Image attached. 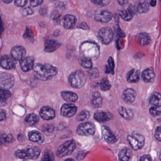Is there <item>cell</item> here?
<instances>
[{
    "instance_id": "obj_1",
    "label": "cell",
    "mask_w": 161,
    "mask_h": 161,
    "mask_svg": "<svg viewBox=\"0 0 161 161\" xmlns=\"http://www.w3.org/2000/svg\"><path fill=\"white\" fill-rule=\"evenodd\" d=\"M33 69L35 76L40 80H48L55 77L58 73L56 67L48 64H36Z\"/></svg>"
},
{
    "instance_id": "obj_2",
    "label": "cell",
    "mask_w": 161,
    "mask_h": 161,
    "mask_svg": "<svg viewBox=\"0 0 161 161\" xmlns=\"http://www.w3.org/2000/svg\"><path fill=\"white\" fill-rule=\"evenodd\" d=\"M80 53L82 58L95 61L98 58L100 52L96 44L90 42L85 43L81 46Z\"/></svg>"
},
{
    "instance_id": "obj_3",
    "label": "cell",
    "mask_w": 161,
    "mask_h": 161,
    "mask_svg": "<svg viewBox=\"0 0 161 161\" xmlns=\"http://www.w3.org/2000/svg\"><path fill=\"white\" fill-rule=\"evenodd\" d=\"M86 81V76L83 71L77 70L72 72L68 77V82L74 88H81Z\"/></svg>"
},
{
    "instance_id": "obj_4",
    "label": "cell",
    "mask_w": 161,
    "mask_h": 161,
    "mask_svg": "<svg viewBox=\"0 0 161 161\" xmlns=\"http://www.w3.org/2000/svg\"><path fill=\"white\" fill-rule=\"evenodd\" d=\"M15 154L18 158L23 160L36 159L40 155V150L36 147H29L24 149L18 150Z\"/></svg>"
},
{
    "instance_id": "obj_5",
    "label": "cell",
    "mask_w": 161,
    "mask_h": 161,
    "mask_svg": "<svg viewBox=\"0 0 161 161\" xmlns=\"http://www.w3.org/2000/svg\"><path fill=\"white\" fill-rule=\"evenodd\" d=\"M76 147V143L73 139L66 141L58 147L56 155L60 158L68 156L73 152Z\"/></svg>"
},
{
    "instance_id": "obj_6",
    "label": "cell",
    "mask_w": 161,
    "mask_h": 161,
    "mask_svg": "<svg viewBox=\"0 0 161 161\" xmlns=\"http://www.w3.org/2000/svg\"><path fill=\"white\" fill-rule=\"evenodd\" d=\"M127 139L132 148L136 151L142 148L145 143L144 136L136 133L128 136Z\"/></svg>"
},
{
    "instance_id": "obj_7",
    "label": "cell",
    "mask_w": 161,
    "mask_h": 161,
    "mask_svg": "<svg viewBox=\"0 0 161 161\" xmlns=\"http://www.w3.org/2000/svg\"><path fill=\"white\" fill-rule=\"evenodd\" d=\"M76 132L79 135L90 136L95 134L96 132V127L92 122H84L78 125Z\"/></svg>"
},
{
    "instance_id": "obj_8",
    "label": "cell",
    "mask_w": 161,
    "mask_h": 161,
    "mask_svg": "<svg viewBox=\"0 0 161 161\" xmlns=\"http://www.w3.org/2000/svg\"><path fill=\"white\" fill-rule=\"evenodd\" d=\"M14 82V78L12 74L7 72L0 73V88L8 90L13 87Z\"/></svg>"
},
{
    "instance_id": "obj_9",
    "label": "cell",
    "mask_w": 161,
    "mask_h": 161,
    "mask_svg": "<svg viewBox=\"0 0 161 161\" xmlns=\"http://www.w3.org/2000/svg\"><path fill=\"white\" fill-rule=\"evenodd\" d=\"M102 137L103 141L109 144H113L117 141L116 136L112 132L109 127L106 126H102Z\"/></svg>"
},
{
    "instance_id": "obj_10",
    "label": "cell",
    "mask_w": 161,
    "mask_h": 161,
    "mask_svg": "<svg viewBox=\"0 0 161 161\" xmlns=\"http://www.w3.org/2000/svg\"><path fill=\"white\" fill-rule=\"evenodd\" d=\"M99 37L101 42L105 45L110 44L114 37V33L108 27L103 28L99 32Z\"/></svg>"
},
{
    "instance_id": "obj_11",
    "label": "cell",
    "mask_w": 161,
    "mask_h": 161,
    "mask_svg": "<svg viewBox=\"0 0 161 161\" xmlns=\"http://www.w3.org/2000/svg\"><path fill=\"white\" fill-rule=\"evenodd\" d=\"M78 108L72 103H65L62 105L61 108V114L66 117H71L76 114Z\"/></svg>"
},
{
    "instance_id": "obj_12",
    "label": "cell",
    "mask_w": 161,
    "mask_h": 161,
    "mask_svg": "<svg viewBox=\"0 0 161 161\" xmlns=\"http://www.w3.org/2000/svg\"><path fill=\"white\" fill-rule=\"evenodd\" d=\"M113 17L112 13L106 10H99L96 12L95 19L97 21L101 22H108Z\"/></svg>"
},
{
    "instance_id": "obj_13",
    "label": "cell",
    "mask_w": 161,
    "mask_h": 161,
    "mask_svg": "<svg viewBox=\"0 0 161 161\" xmlns=\"http://www.w3.org/2000/svg\"><path fill=\"white\" fill-rule=\"evenodd\" d=\"M26 53L25 48L21 46H15L11 50V56L16 61L22 60L25 57Z\"/></svg>"
},
{
    "instance_id": "obj_14",
    "label": "cell",
    "mask_w": 161,
    "mask_h": 161,
    "mask_svg": "<svg viewBox=\"0 0 161 161\" xmlns=\"http://www.w3.org/2000/svg\"><path fill=\"white\" fill-rule=\"evenodd\" d=\"M16 64V60L8 55H4L0 59V65L5 69H11L15 68Z\"/></svg>"
},
{
    "instance_id": "obj_15",
    "label": "cell",
    "mask_w": 161,
    "mask_h": 161,
    "mask_svg": "<svg viewBox=\"0 0 161 161\" xmlns=\"http://www.w3.org/2000/svg\"><path fill=\"white\" fill-rule=\"evenodd\" d=\"M20 66L23 71L27 72L33 69L34 66V60L32 57H24L20 61Z\"/></svg>"
},
{
    "instance_id": "obj_16",
    "label": "cell",
    "mask_w": 161,
    "mask_h": 161,
    "mask_svg": "<svg viewBox=\"0 0 161 161\" xmlns=\"http://www.w3.org/2000/svg\"><path fill=\"white\" fill-rule=\"evenodd\" d=\"M136 97V93L132 88H127L125 89L122 93V98L125 103H132L135 100Z\"/></svg>"
},
{
    "instance_id": "obj_17",
    "label": "cell",
    "mask_w": 161,
    "mask_h": 161,
    "mask_svg": "<svg viewBox=\"0 0 161 161\" xmlns=\"http://www.w3.org/2000/svg\"><path fill=\"white\" fill-rule=\"evenodd\" d=\"M112 116V114L110 113L99 110L94 114V117L96 121L100 123H104L111 119Z\"/></svg>"
},
{
    "instance_id": "obj_18",
    "label": "cell",
    "mask_w": 161,
    "mask_h": 161,
    "mask_svg": "<svg viewBox=\"0 0 161 161\" xmlns=\"http://www.w3.org/2000/svg\"><path fill=\"white\" fill-rule=\"evenodd\" d=\"M40 115L45 120L53 119L55 117V112L52 108L48 106L42 108L40 111Z\"/></svg>"
},
{
    "instance_id": "obj_19",
    "label": "cell",
    "mask_w": 161,
    "mask_h": 161,
    "mask_svg": "<svg viewBox=\"0 0 161 161\" xmlns=\"http://www.w3.org/2000/svg\"><path fill=\"white\" fill-rule=\"evenodd\" d=\"M77 19L72 15L65 16L63 20V25L66 29H72L76 25Z\"/></svg>"
},
{
    "instance_id": "obj_20",
    "label": "cell",
    "mask_w": 161,
    "mask_h": 161,
    "mask_svg": "<svg viewBox=\"0 0 161 161\" xmlns=\"http://www.w3.org/2000/svg\"><path fill=\"white\" fill-rule=\"evenodd\" d=\"M143 80L146 83H150L153 81L155 78V74L152 68H148L143 70L142 73Z\"/></svg>"
},
{
    "instance_id": "obj_21",
    "label": "cell",
    "mask_w": 161,
    "mask_h": 161,
    "mask_svg": "<svg viewBox=\"0 0 161 161\" xmlns=\"http://www.w3.org/2000/svg\"><path fill=\"white\" fill-rule=\"evenodd\" d=\"M61 46L57 41L51 39H47L45 41V50L47 52H53Z\"/></svg>"
},
{
    "instance_id": "obj_22",
    "label": "cell",
    "mask_w": 161,
    "mask_h": 161,
    "mask_svg": "<svg viewBox=\"0 0 161 161\" xmlns=\"http://www.w3.org/2000/svg\"><path fill=\"white\" fill-rule=\"evenodd\" d=\"M136 13L134 7L130 6L127 10H121L119 12V15L124 20L128 21L131 20Z\"/></svg>"
},
{
    "instance_id": "obj_23",
    "label": "cell",
    "mask_w": 161,
    "mask_h": 161,
    "mask_svg": "<svg viewBox=\"0 0 161 161\" xmlns=\"http://www.w3.org/2000/svg\"><path fill=\"white\" fill-rule=\"evenodd\" d=\"M140 79V72L136 69H132L127 74V81L129 83H137Z\"/></svg>"
},
{
    "instance_id": "obj_24",
    "label": "cell",
    "mask_w": 161,
    "mask_h": 161,
    "mask_svg": "<svg viewBox=\"0 0 161 161\" xmlns=\"http://www.w3.org/2000/svg\"><path fill=\"white\" fill-rule=\"evenodd\" d=\"M61 95L62 98L67 102H75L78 99V95L71 91H62L61 92Z\"/></svg>"
},
{
    "instance_id": "obj_25",
    "label": "cell",
    "mask_w": 161,
    "mask_h": 161,
    "mask_svg": "<svg viewBox=\"0 0 161 161\" xmlns=\"http://www.w3.org/2000/svg\"><path fill=\"white\" fill-rule=\"evenodd\" d=\"M29 139L33 142L42 144L44 140V136L38 131L33 130L29 133Z\"/></svg>"
},
{
    "instance_id": "obj_26",
    "label": "cell",
    "mask_w": 161,
    "mask_h": 161,
    "mask_svg": "<svg viewBox=\"0 0 161 161\" xmlns=\"http://www.w3.org/2000/svg\"><path fill=\"white\" fill-rule=\"evenodd\" d=\"M11 92L7 89L0 88V107L4 106L7 101L11 97Z\"/></svg>"
},
{
    "instance_id": "obj_27",
    "label": "cell",
    "mask_w": 161,
    "mask_h": 161,
    "mask_svg": "<svg viewBox=\"0 0 161 161\" xmlns=\"http://www.w3.org/2000/svg\"><path fill=\"white\" fill-rule=\"evenodd\" d=\"M134 8L136 13L140 14H144L149 11V5L147 1L144 0L140 2Z\"/></svg>"
},
{
    "instance_id": "obj_28",
    "label": "cell",
    "mask_w": 161,
    "mask_h": 161,
    "mask_svg": "<svg viewBox=\"0 0 161 161\" xmlns=\"http://www.w3.org/2000/svg\"><path fill=\"white\" fill-rule=\"evenodd\" d=\"M102 98L99 92H95L92 94L91 104L94 108H99L102 104Z\"/></svg>"
},
{
    "instance_id": "obj_29",
    "label": "cell",
    "mask_w": 161,
    "mask_h": 161,
    "mask_svg": "<svg viewBox=\"0 0 161 161\" xmlns=\"http://www.w3.org/2000/svg\"><path fill=\"white\" fill-rule=\"evenodd\" d=\"M118 113L121 117L127 120H130L133 118L134 114L132 111L123 106H120L119 108Z\"/></svg>"
},
{
    "instance_id": "obj_30",
    "label": "cell",
    "mask_w": 161,
    "mask_h": 161,
    "mask_svg": "<svg viewBox=\"0 0 161 161\" xmlns=\"http://www.w3.org/2000/svg\"><path fill=\"white\" fill-rule=\"evenodd\" d=\"M132 151L128 148H124L119 153V159L121 161H129L131 158Z\"/></svg>"
},
{
    "instance_id": "obj_31",
    "label": "cell",
    "mask_w": 161,
    "mask_h": 161,
    "mask_svg": "<svg viewBox=\"0 0 161 161\" xmlns=\"http://www.w3.org/2000/svg\"><path fill=\"white\" fill-rule=\"evenodd\" d=\"M25 122L30 126H36L39 121V118L37 115L35 114H30L25 118Z\"/></svg>"
},
{
    "instance_id": "obj_32",
    "label": "cell",
    "mask_w": 161,
    "mask_h": 161,
    "mask_svg": "<svg viewBox=\"0 0 161 161\" xmlns=\"http://www.w3.org/2000/svg\"><path fill=\"white\" fill-rule=\"evenodd\" d=\"M136 41L141 46L147 45L150 42V38L147 34L141 33L139 34L136 37Z\"/></svg>"
},
{
    "instance_id": "obj_33",
    "label": "cell",
    "mask_w": 161,
    "mask_h": 161,
    "mask_svg": "<svg viewBox=\"0 0 161 161\" xmlns=\"http://www.w3.org/2000/svg\"><path fill=\"white\" fill-rule=\"evenodd\" d=\"M14 136L11 134H0V145H6L14 142Z\"/></svg>"
},
{
    "instance_id": "obj_34",
    "label": "cell",
    "mask_w": 161,
    "mask_h": 161,
    "mask_svg": "<svg viewBox=\"0 0 161 161\" xmlns=\"http://www.w3.org/2000/svg\"><path fill=\"white\" fill-rule=\"evenodd\" d=\"M149 103L153 105H161V95L160 93H153L151 96L149 100Z\"/></svg>"
},
{
    "instance_id": "obj_35",
    "label": "cell",
    "mask_w": 161,
    "mask_h": 161,
    "mask_svg": "<svg viewBox=\"0 0 161 161\" xmlns=\"http://www.w3.org/2000/svg\"><path fill=\"white\" fill-rule=\"evenodd\" d=\"M108 65L105 66V72L106 73H111L112 74H114V70L115 64L114 62L112 57H109L108 60Z\"/></svg>"
},
{
    "instance_id": "obj_36",
    "label": "cell",
    "mask_w": 161,
    "mask_h": 161,
    "mask_svg": "<svg viewBox=\"0 0 161 161\" xmlns=\"http://www.w3.org/2000/svg\"><path fill=\"white\" fill-rule=\"evenodd\" d=\"M111 87V85L108 79L103 78L102 80L100 83V88L101 90L103 91H106L109 90Z\"/></svg>"
},
{
    "instance_id": "obj_37",
    "label": "cell",
    "mask_w": 161,
    "mask_h": 161,
    "mask_svg": "<svg viewBox=\"0 0 161 161\" xmlns=\"http://www.w3.org/2000/svg\"><path fill=\"white\" fill-rule=\"evenodd\" d=\"M90 117V113L87 110L81 111L76 117V120L78 121H82L88 119Z\"/></svg>"
},
{
    "instance_id": "obj_38",
    "label": "cell",
    "mask_w": 161,
    "mask_h": 161,
    "mask_svg": "<svg viewBox=\"0 0 161 161\" xmlns=\"http://www.w3.org/2000/svg\"><path fill=\"white\" fill-rule=\"evenodd\" d=\"M161 113V105H153L149 109V113L152 116H160Z\"/></svg>"
},
{
    "instance_id": "obj_39",
    "label": "cell",
    "mask_w": 161,
    "mask_h": 161,
    "mask_svg": "<svg viewBox=\"0 0 161 161\" xmlns=\"http://www.w3.org/2000/svg\"><path fill=\"white\" fill-rule=\"evenodd\" d=\"M54 130V126L52 124H45L42 128V131L45 134L51 135Z\"/></svg>"
},
{
    "instance_id": "obj_40",
    "label": "cell",
    "mask_w": 161,
    "mask_h": 161,
    "mask_svg": "<svg viewBox=\"0 0 161 161\" xmlns=\"http://www.w3.org/2000/svg\"><path fill=\"white\" fill-rule=\"evenodd\" d=\"M81 65L85 69H90L92 67V61L89 59L82 58L80 60Z\"/></svg>"
},
{
    "instance_id": "obj_41",
    "label": "cell",
    "mask_w": 161,
    "mask_h": 161,
    "mask_svg": "<svg viewBox=\"0 0 161 161\" xmlns=\"http://www.w3.org/2000/svg\"><path fill=\"white\" fill-rule=\"evenodd\" d=\"M88 74L92 79H96L99 76V72L97 68H90V70H88Z\"/></svg>"
},
{
    "instance_id": "obj_42",
    "label": "cell",
    "mask_w": 161,
    "mask_h": 161,
    "mask_svg": "<svg viewBox=\"0 0 161 161\" xmlns=\"http://www.w3.org/2000/svg\"><path fill=\"white\" fill-rule=\"evenodd\" d=\"M91 1L93 3L102 6L108 5L111 1V0H91Z\"/></svg>"
},
{
    "instance_id": "obj_43",
    "label": "cell",
    "mask_w": 161,
    "mask_h": 161,
    "mask_svg": "<svg viewBox=\"0 0 161 161\" xmlns=\"http://www.w3.org/2000/svg\"><path fill=\"white\" fill-rule=\"evenodd\" d=\"M45 161H53L54 160V156L53 153L50 151H47L44 154V159Z\"/></svg>"
},
{
    "instance_id": "obj_44",
    "label": "cell",
    "mask_w": 161,
    "mask_h": 161,
    "mask_svg": "<svg viewBox=\"0 0 161 161\" xmlns=\"http://www.w3.org/2000/svg\"><path fill=\"white\" fill-rule=\"evenodd\" d=\"M161 126H158L156 128L154 132V137L159 141H161Z\"/></svg>"
},
{
    "instance_id": "obj_45",
    "label": "cell",
    "mask_w": 161,
    "mask_h": 161,
    "mask_svg": "<svg viewBox=\"0 0 161 161\" xmlns=\"http://www.w3.org/2000/svg\"><path fill=\"white\" fill-rule=\"evenodd\" d=\"M28 1V0H15L14 4L18 7H24L26 5Z\"/></svg>"
},
{
    "instance_id": "obj_46",
    "label": "cell",
    "mask_w": 161,
    "mask_h": 161,
    "mask_svg": "<svg viewBox=\"0 0 161 161\" xmlns=\"http://www.w3.org/2000/svg\"><path fill=\"white\" fill-rule=\"evenodd\" d=\"M43 1L44 0H30V3L32 7H37L41 5Z\"/></svg>"
},
{
    "instance_id": "obj_47",
    "label": "cell",
    "mask_w": 161,
    "mask_h": 161,
    "mask_svg": "<svg viewBox=\"0 0 161 161\" xmlns=\"http://www.w3.org/2000/svg\"><path fill=\"white\" fill-rule=\"evenodd\" d=\"M60 17H61V15L58 12H54L52 14L51 18L53 21L57 22L58 20L60 19Z\"/></svg>"
},
{
    "instance_id": "obj_48",
    "label": "cell",
    "mask_w": 161,
    "mask_h": 161,
    "mask_svg": "<svg viewBox=\"0 0 161 161\" xmlns=\"http://www.w3.org/2000/svg\"><path fill=\"white\" fill-rule=\"evenodd\" d=\"M6 118V112L4 110L0 109V121L5 120Z\"/></svg>"
},
{
    "instance_id": "obj_49",
    "label": "cell",
    "mask_w": 161,
    "mask_h": 161,
    "mask_svg": "<svg viewBox=\"0 0 161 161\" xmlns=\"http://www.w3.org/2000/svg\"><path fill=\"white\" fill-rule=\"evenodd\" d=\"M151 157L149 154H145V155H143L141 156L140 158V161H152Z\"/></svg>"
},
{
    "instance_id": "obj_50",
    "label": "cell",
    "mask_w": 161,
    "mask_h": 161,
    "mask_svg": "<svg viewBox=\"0 0 161 161\" xmlns=\"http://www.w3.org/2000/svg\"><path fill=\"white\" fill-rule=\"evenodd\" d=\"M33 13L32 10L30 9V8H27L23 11V14H24V15H26L32 14Z\"/></svg>"
},
{
    "instance_id": "obj_51",
    "label": "cell",
    "mask_w": 161,
    "mask_h": 161,
    "mask_svg": "<svg viewBox=\"0 0 161 161\" xmlns=\"http://www.w3.org/2000/svg\"><path fill=\"white\" fill-rule=\"evenodd\" d=\"M118 2L121 6H125L128 3V0H118Z\"/></svg>"
},
{
    "instance_id": "obj_52",
    "label": "cell",
    "mask_w": 161,
    "mask_h": 161,
    "mask_svg": "<svg viewBox=\"0 0 161 161\" xmlns=\"http://www.w3.org/2000/svg\"><path fill=\"white\" fill-rule=\"evenodd\" d=\"M3 23L1 20V17H0V36L1 35L2 33L3 32Z\"/></svg>"
},
{
    "instance_id": "obj_53",
    "label": "cell",
    "mask_w": 161,
    "mask_h": 161,
    "mask_svg": "<svg viewBox=\"0 0 161 161\" xmlns=\"http://www.w3.org/2000/svg\"><path fill=\"white\" fill-rule=\"evenodd\" d=\"M149 4L152 7H154L156 5V0H150Z\"/></svg>"
},
{
    "instance_id": "obj_54",
    "label": "cell",
    "mask_w": 161,
    "mask_h": 161,
    "mask_svg": "<svg viewBox=\"0 0 161 161\" xmlns=\"http://www.w3.org/2000/svg\"><path fill=\"white\" fill-rule=\"evenodd\" d=\"M85 27H88V26H87V25H86V23H82V24H81V28H82L83 29H84V30H88V29H87L86 28H85Z\"/></svg>"
},
{
    "instance_id": "obj_55",
    "label": "cell",
    "mask_w": 161,
    "mask_h": 161,
    "mask_svg": "<svg viewBox=\"0 0 161 161\" xmlns=\"http://www.w3.org/2000/svg\"><path fill=\"white\" fill-rule=\"evenodd\" d=\"M13 0H2V1L4 3H10L13 1Z\"/></svg>"
},
{
    "instance_id": "obj_56",
    "label": "cell",
    "mask_w": 161,
    "mask_h": 161,
    "mask_svg": "<svg viewBox=\"0 0 161 161\" xmlns=\"http://www.w3.org/2000/svg\"><path fill=\"white\" fill-rule=\"evenodd\" d=\"M66 161H69H69H74V160L72 159H66Z\"/></svg>"
},
{
    "instance_id": "obj_57",
    "label": "cell",
    "mask_w": 161,
    "mask_h": 161,
    "mask_svg": "<svg viewBox=\"0 0 161 161\" xmlns=\"http://www.w3.org/2000/svg\"><path fill=\"white\" fill-rule=\"evenodd\" d=\"M1 10H0V17H1Z\"/></svg>"
},
{
    "instance_id": "obj_58",
    "label": "cell",
    "mask_w": 161,
    "mask_h": 161,
    "mask_svg": "<svg viewBox=\"0 0 161 161\" xmlns=\"http://www.w3.org/2000/svg\"><path fill=\"white\" fill-rule=\"evenodd\" d=\"M51 1H54V0H51Z\"/></svg>"
}]
</instances>
